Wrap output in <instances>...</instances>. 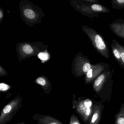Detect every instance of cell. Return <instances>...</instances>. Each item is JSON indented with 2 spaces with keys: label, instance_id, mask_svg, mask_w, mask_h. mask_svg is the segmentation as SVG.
I'll list each match as a JSON object with an SVG mask.
<instances>
[{
  "label": "cell",
  "instance_id": "d6986e66",
  "mask_svg": "<svg viewBox=\"0 0 124 124\" xmlns=\"http://www.w3.org/2000/svg\"><path fill=\"white\" fill-rule=\"evenodd\" d=\"M0 18H2V17L3 16L2 14L1 11H0Z\"/></svg>",
  "mask_w": 124,
  "mask_h": 124
},
{
  "label": "cell",
  "instance_id": "ba28073f",
  "mask_svg": "<svg viewBox=\"0 0 124 124\" xmlns=\"http://www.w3.org/2000/svg\"><path fill=\"white\" fill-rule=\"evenodd\" d=\"M24 13L26 17L30 19L34 18L35 16L34 13L32 10L30 9H26L24 11Z\"/></svg>",
  "mask_w": 124,
  "mask_h": 124
},
{
  "label": "cell",
  "instance_id": "ac0fdd59",
  "mask_svg": "<svg viewBox=\"0 0 124 124\" xmlns=\"http://www.w3.org/2000/svg\"><path fill=\"white\" fill-rule=\"evenodd\" d=\"M117 2L120 3H124V0H118Z\"/></svg>",
  "mask_w": 124,
  "mask_h": 124
},
{
  "label": "cell",
  "instance_id": "9a60e30c",
  "mask_svg": "<svg viewBox=\"0 0 124 124\" xmlns=\"http://www.w3.org/2000/svg\"><path fill=\"white\" fill-rule=\"evenodd\" d=\"M91 66L89 63H86L84 65L83 68V71L85 72H87L91 69Z\"/></svg>",
  "mask_w": 124,
  "mask_h": 124
},
{
  "label": "cell",
  "instance_id": "3957f363",
  "mask_svg": "<svg viewBox=\"0 0 124 124\" xmlns=\"http://www.w3.org/2000/svg\"><path fill=\"white\" fill-rule=\"evenodd\" d=\"M32 118L38 122V124H63L59 120L49 115L36 114Z\"/></svg>",
  "mask_w": 124,
  "mask_h": 124
},
{
  "label": "cell",
  "instance_id": "2e32d148",
  "mask_svg": "<svg viewBox=\"0 0 124 124\" xmlns=\"http://www.w3.org/2000/svg\"><path fill=\"white\" fill-rule=\"evenodd\" d=\"M113 54H114L115 56L117 59H120L121 58L120 54L117 49H115L113 50Z\"/></svg>",
  "mask_w": 124,
  "mask_h": 124
},
{
  "label": "cell",
  "instance_id": "4fadbf2b",
  "mask_svg": "<svg viewBox=\"0 0 124 124\" xmlns=\"http://www.w3.org/2000/svg\"><path fill=\"white\" fill-rule=\"evenodd\" d=\"M38 57L41 60L45 61L48 59V55L47 53H40L38 55Z\"/></svg>",
  "mask_w": 124,
  "mask_h": 124
},
{
  "label": "cell",
  "instance_id": "5bb4252c",
  "mask_svg": "<svg viewBox=\"0 0 124 124\" xmlns=\"http://www.w3.org/2000/svg\"><path fill=\"white\" fill-rule=\"evenodd\" d=\"M91 8L92 10L95 11H101L102 9V7L101 6L96 4L93 5Z\"/></svg>",
  "mask_w": 124,
  "mask_h": 124
},
{
  "label": "cell",
  "instance_id": "30bf717a",
  "mask_svg": "<svg viewBox=\"0 0 124 124\" xmlns=\"http://www.w3.org/2000/svg\"><path fill=\"white\" fill-rule=\"evenodd\" d=\"M23 50L24 53L27 54H30L33 51L32 48L29 45H25L23 47Z\"/></svg>",
  "mask_w": 124,
  "mask_h": 124
},
{
  "label": "cell",
  "instance_id": "8fae6325",
  "mask_svg": "<svg viewBox=\"0 0 124 124\" xmlns=\"http://www.w3.org/2000/svg\"><path fill=\"white\" fill-rule=\"evenodd\" d=\"M70 124H80L77 117L75 115L72 114L71 116Z\"/></svg>",
  "mask_w": 124,
  "mask_h": 124
},
{
  "label": "cell",
  "instance_id": "52a82bcc",
  "mask_svg": "<svg viewBox=\"0 0 124 124\" xmlns=\"http://www.w3.org/2000/svg\"><path fill=\"white\" fill-rule=\"evenodd\" d=\"M95 45L98 49L103 50L106 48V45L103 39L99 35H96L95 37Z\"/></svg>",
  "mask_w": 124,
  "mask_h": 124
},
{
  "label": "cell",
  "instance_id": "7c38bea8",
  "mask_svg": "<svg viewBox=\"0 0 124 124\" xmlns=\"http://www.w3.org/2000/svg\"><path fill=\"white\" fill-rule=\"evenodd\" d=\"M10 87L8 85L4 83H1L0 84V90L1 91H6L10 89Z\"/></svg>",
  "mask_w": 124,
  "mask_h": 124
},
{
  "label": "cell",
  "instance_id": "5b68a950",
  "mask_svg": "<svg viewBox=\"0 0 124 124\" xmlns=\"http://www.w3.org/2000/svg\"><path fill=\"white\" fill-rule=\"evenodd\" d=\"M106 79V76L104 74L101 75L96 79L93 83V88L96 93H99L101 91Z\"/></svg>",
  "mask_w": 124,
  "mask_h": 124
},
{
  "label": "cell",
  "instance_id": "e0dca14e",
  "mask_svg": "<svg viewBox=\"0 0 124 124\" xmlns=\"http://www.w3.org/2000/svg\"><path fill=\"white\" fill-rule=\"evenodd\" d=\"M120 55H121V58H122V60L123 62L124 63V53L123 52V53H120Z\"/></svg>",
  "mask_w": 124,
  "mask_h": 124
},
{
  "label": "cell",
  "instance_id": "9c48e42d",
  "mask_svg": "<svg viewBox=\"0 0 124 124\" xmlns=\"http://www.w3.org/2000/svg\"><path fill=\"white\" fill-rule=\"evenodd\" d=\"M36 82H37V83L43 87V89H45V90H46L45 86L47 85V84H46L47 83H46V80H45V79L42 78H39L37 79Z\"/></svg>",
  "mask_w": 124,
  "mask_h": 124
},
{
  "label": "cell",
  "instance_id": "ffe728a7",
  "mask_svg": "<svg viewBox=\"0 0 124 124\" xmlns=\"http://www.w3.org/2000/svg\"><path fill=\"white\" fill-rule=\"evenodd\" d=\"M25 124L24 123H21V124Z\"/></svg>",
  "mask_w": 124,
  "mask_h": 124
},
{
  "label": "cell",
  "instance_id": "277c9868",
  "mask_svg": "<svg viewBox=\"0 0 124 124\" xmlns=\"http://www.w3.org/2000/svg\"><path fill=\"white\" fill-rule=\"evenodd\" d=\"M102 106L101 104L93 106V111L88 122V124H99L101 116Z\"/></svg>",
  "mask_w": 124,
  "mask_h": 124
},
{
  "label": "cell",
  "instance_id": "6da1fadb",
  "mask_svg": "<svg viewBox=\"0 0 124 124\" xmlns=\"http://www.w3.org/2000/svg\"><path fill=\"white\" fill-rule=\"evenodd\" d=\"M74 108L84 123H88L89 120L93 111V101L89 99L79 98L77 100L73 101Z\"/></svg>",
  "mask_w": 124,
  "mask_h": 124
},
{
  "label": "cell",
  "instance_id": "7a4b0ae2",
  "mask_svg": "<svg viewBox=\"0 0 124 124\" xmlns=\"http://www.w3.org/2000/svg\"><path fill=\"white\" fill-rule=\"evenodd\" d=\"M22 99L18 95L3 109L0 116V124H6L10 122L21 107Z\"/></svg>",
  "mask_w": 124,
  "mask_h": 124
},
{
  "label": "cell",
  "instance_id": "8992f818",
  "mask_svg": "<svg viewBox=\"0 0 124 124\" xmlns=\"http://www.w3.org/2000/svg\"><path fill=\"white\" fill-rule=\"evenodd\" d=\"M115 124H124V104H122L120 109L115 115Z\"/></svg>",
  "mask_w": 124,
  "mask_h": 124
}]
</instances>
